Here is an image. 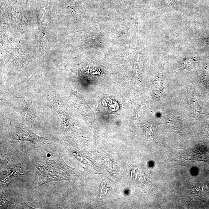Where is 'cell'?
Returning <instances> with one entry per match:
<instances>
[{"instance_id": "obj_1", "label": "cell", "mask_w": 209, "mask_h": 209, "mask_svg": "<svg viewBox=\"0 0 209 209\" xmlns=\"http://www.w3.org/2000/svg\"><path fill=\"white\" fill-rule=\"evenodd\" d=\"M193 102L194 105H195V113H196V114L198 115H197V117L199 116L201 114H205L202 112L203 109L201 107V106H200L199 103H198V101L196 99H195Z\"/></svg>"}, {"instance_id": "obj_2", "label": "cell", "mask_w": 209, "mask_h": 209, "mask_svg": "<svg viewBox=\"0 0 209 209\" xmlns=\"http://www.w3.org/2000/svg\"><path fill=\"white\" fill-rule=\"evenodd\" d=\"M207 43H208V44H209V38H207Z\"/></svg>"}]
</instances>
